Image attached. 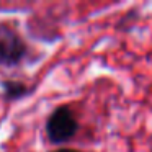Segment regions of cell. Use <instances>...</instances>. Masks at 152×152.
Here are the masks:
<instances>
[{"instance_id":"cell-1","label":"cell","mask_w":152,"mask_h":152,"mask_svg":"<svg viewBox=\"0 0 152 152\" xmlns=\"http://www.w3.org/2000/svg\"><path fill=\"white\" fill-rule=\"evenodd\" d=\"M48 136L53 142H66L75 134L77 131V121L74 118L72 111L67 106H61L51 115L48 119Z\"/></svg>"},{"instance_id":"cell-2","label":"cell","mask_w":152,"mask_h":152,"mask_svg":"<svg viewBox=\"0 0 152 152\" xmlns=\"http://www.w3.org/2000/svg\"><path fill=\"white\" fill-rule=\"evenodd\" d=\"M25 56V44L8 26H0V62L13 66Z\"/></svg>"},{"instance_id":"cell-3","label":"cell","mask_w":152,"mask_h":152,"mask_svg":"<svg viewBox=\"0 0 152 152\" xmlns=\"http://www.w3.org/2000/svg\"><path fill=\"white\" fill-rule=\"evenodd\" d=\"M54 152H79V151H74V149H59V151H54Z\"/></svg>"}]
</instances>
